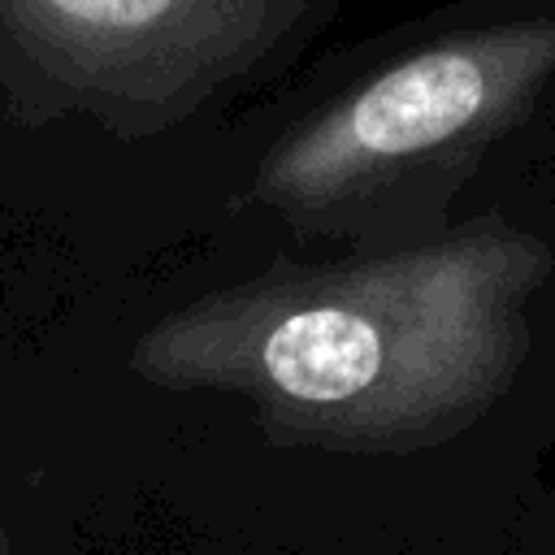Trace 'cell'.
Masks as SVG:
<instances>
[{
	"instance_id": "cell-1",
	"label": "cell",
	"mask_w": 555,
	"mask_h": 555,
	"mask_svg": "<svg viewBox=\"0 0 555 555\" xmlns=\"http://www.w3.org/2000/svg\"><path fill=\"white\" fill-rule=\"evenodd\" d=\"M551 273V238L486 204L412 247L269 256L169 321L152 356L178 386L243 395L273 447L434 451L512 390Z\"/></svg>"
},
{
	"instance_id": "cell-2",
	"label": "cell",
	"mask_w": 555,
	"mask_h": 555,
	"mask_svg": "<svg viewBox=\"0 0 555 555\" xmlns=\"http://www.w3.org/2000/svg\"><path fill=\"white\" fill-rule=\"evenodd\" d=\"M555 121V0H447L286 74L247 126L238 199L286 243L442 238Z\"/></svg>"
},
{
	"instance_id": "cell-3",
	"label": "cell",
	"mask_w": 555,
	"mask_h": 555,
	"mask_svg": "<svg viewBox=\"0 0 555 555\" xmlns=\"http://www.w3.org/2000/svg\"><path fill=\"white\" fill-rule=\"evenodd\" d=\"M347 0H0V43L65 100L173 130L269 95Z\"/></svg>"
}]
</instances>
